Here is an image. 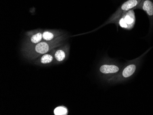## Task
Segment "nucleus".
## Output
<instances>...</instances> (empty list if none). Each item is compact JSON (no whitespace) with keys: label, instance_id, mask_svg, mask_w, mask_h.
<instances>
[{"label":"nucleus","instance_id":"1","mask_svg":"<svg viewBox=\"0 0 153 115\" xmlns=\"http://www.w3.org/2000/svg\"><path fill=\"white\" fill-rule=\"evenodd\" d=\"M142 0H127V1L122 4L117 11L112 14L105 24H115L125 13L131 9L134 10L137 6L140 3Z\"/></svg>","mask_w":153,"mask_h":115},{"label":"nucleus","instance_id":"2","mask_svg":"<svg viewBox=\"0 0 153 115\" xmlns=\"http://www.w3.org/2000/svg\"><path fill=\"white\" fill-rule=\"evenodd\" d=\"M136 18L134 9L125 13L120 17L116 24L126 30H131L135 24Z\"/></svg>","mask_w":153,"mask_h":115},{"label":"nucleus","instance_id":"3","mask_svg":"<svg viewBox=\"0 0 153 115\" xmlns=\"http://www.w3.org/2000/svg\"><path fill=\"white\" fill-rule=\"evenodd\" d=\"M135 9H141L146 13L150 21V27L153 24V1L152 0H142Z\"/></svg>","mask_w":153,"mask_h":115},{"label":"nucleus","instance_id":"4","mask_svg":"<svg viewBox=\"0 0 153 115\" xmlns=\"http://www.w3.org/2000/svg\"><path fill=\"white\" fill-rule=\"evenodd\" d=\"M100 72L104 74H114L119 71V67L115 65H103L100 67Z\"/></svg>","mask_w":153,"mask_h":115},{"label":"nucleus","instance_id":"5","mask_svg":"<svg viewBox=\"0 0 153 115\" xmlns=\"http://www.w3.org/2000/svg\"><path fill=\"white\" fill-rule=\"evenodd\" d=\"M35 50L39 54H43L47 53L50 50V45L45 42H40L36 45Z\"/></svg>","mask_w":153,"mask_h":115},{"label":"nucleus","instance_id":"6","mask_svg":"<svg viewBox=\"0 0 153 115\" xmlns=\"http://www.w3.org/2000/svg\"><path fill=\"white\" fill-rule=\"evenodd\" d=\"M136 70V65L134 64H129L123 69L122 73V75L125 78H129L134 73Z\"/></svg>","mask_w":153,"mask_h":115},{"label":"nucleus","instance_id":"7","mask_svg":"<svg viewBox=\"0 0 153 115\" xmlns=\"http://www.w3.org/2000/svg\"><path fill=\"white\" fill-rule=\"evenodd\" d=\"M43 39L42 33L40 32L35 33L30 38V41L33 44H37L41 42Z\"/></svg>","mask_w":153,"mask_h":115},{"label":"nucleus","instance_id":"8","mask_svg":"<svg viewBox=\"0 0 153 115\" xmlns=\"http://www.w3.org/2000/svg\"><path fill=\"white\" fill-rule=\"evenodd\" d=\"M65 56L66 55L65 52L62 50H58L55 53V58L58 61L61 62L63 61L65 59Z\"/></svg>","mask_w":153,"mask_h":115},{"label":"nucleus","instance_id":"9","mask_svg":"<svg viewBox=\"0 0 153 115\" xmlns=\"http://www.w3.org/2000/svg\"><path fill=\"white\" fill-rule=\"evenodd\" d=\"M43 39L46 41L52 40L55 37V35L53 33L49 31H45L42 33Z\"/></svg>","mask_w":153,"mask_h":115},{"label":"nucleus","instance_id":"10","mask_svg":"<svg viewBox=\"0 0 153 115\" xmlns=\"http://www.w3.org/2000/svg\"><path fill=\"white\" fill-rule=\"evenodd\" d=\"M53 60V57L50 54H45L41 58V62L43 64L50 63Z\"/></svg>","mask_w":153,"mask_h":115},{"label":"nucleus","instance_id":"11","mask_svg":"<svg viewBox=\"0 0 153 115\" xmlns=\"http://www.w3.org/2000/svg\"><path fill=\"white\" fill-rule=\"evenodd\" d=\"M67 113H68V111L65 107H57L54 110V113L56 115H66Z\"/></svg>","mask_w":153,"mask_h":115}]
</instances>
